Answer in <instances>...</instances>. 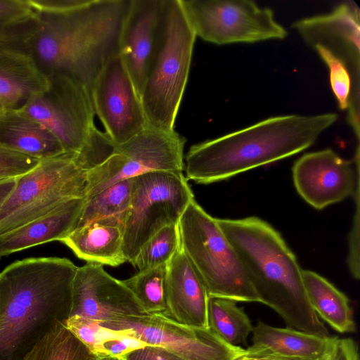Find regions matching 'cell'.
I'll return each instance as SVG.
<instances>
[{
    "mask_svg": "<svg viewBox=\"0 0 360 360\" xmlns=\"http://www.w3.org/2000/svg\"><path fill=\"white\" fill-rule=\"evenodd\" d=\"M103 266L86 262L77 266L70 316H79L100 323L147 315L122 281L110 276Z\"/></svg>",
    "mask_w": 360,
    "mask_h": 360,
    "instance_id": "2e32d148",
    "label": "cell"
},
{
    "mask_svg": "<svg viewBox=\"0 0 360 360\" xmlns=\"http://www.w3.org/2000/svg\"><path fill=\"white\" fill-rule=\"evenodd\" d=\"M178 227L181 247L209 297L259 302L238 253L220 229L217 219L193 199L181 215Z\"/></svg>",
    "mask_w": 360,
    "mask_h": 360,
    "instance_id": "8992f818",
    "label": "cell"
},
{
    "mask_svg": "<svg viewBox=\"0 0 360 360\" xmlns=\"http://www.w3.org/2000/svg\"><path fill=\"white\" fill-rule=\"evenodd\" d=\"M77 269L67 258L49 257L0 272V360H23L56 323L65 325Z\"/></svg>",
    "mask_w": 360,
    "mask_h": 360,
    "instance_id": "7a4b0ae2",
    "label": "cell"
},
{
    "mask_svg": "<svg viewBox=\"0 0 360 360\" xmlns=\"http://www.w3.org/2000/svg\"><path fill=\"white\" fill-rule=\"evenodd\" d=\"M195 38L179 0H164L156 42L140 96L147 125L165 131L174 130Z\"/></svg>",
    "mask_w": 360,
    "mask_h": 360,
    "instance_id": "5b68a950",
    "label": "cell"
},
{
    "mask_svg": "<svg viewBox=\"0 0 360 360\" xmlns=\"http://www.w3.org/2000/svg\"><path fill=\"white\" fill-rule=\"evenodd\" d=\"M193 193L183 172H152L134 177L122 227L126 262L134 264L144 243L162 228L178 224Z\"/></svg>",
    "mask_w": 360,
    "mask_h": 360,
    "instance_id": "9c48e42d",
    "label": "cell"
},
{
    "mask_svg": "<svg viewBox=\"0 0 360 360\" xmlns=\"http://www.w3.org/2000/svg\"><path fill=\"white\" fill-rule=\"evenodd\" d=\"M166 298L168 318L192 328H208L207 291L181 246L167 264Z\"/></svg>",
    "mask_w": 360,
    "mask_h": 360,
    "instance_id": "ac0fdd59",
    "label": "cell"
},
{
    "mask_svg": "<svg viewBox=\"0 0 360 360\" xmlns=\"http://www.w3.org/2000/svg\"><path fill=\"white\" fill-rule=\"evenodd\" d=\"M359 146L352 160L330 148L306 153L292 167L299 195L317 210L353 196L359 188Z\"/></svg>",
    "mask_w": 360,
    "mask_h": 360,
    "instance_id": "9a60e30c",
    "label": "cell"
},
{
    "mask_svg": "<svg viewBox=\"0 0 360 360\" xmlns=\"http://www.w3.org/2000/svg\"><path fill=\"white\" fill-rule=\"evenodd\" d=\"M100 324L146 345L163 347L184 360H240L245 352L242 347L224 342L209 328L184 326L161 315L129 316Z\"/></svg>",
    "mask_w": 360,
    "mask_h": 360,
    "instance_id": "4fadbf2b",
    "label": "cell"
},
{
    "mask_svg": "<svg viewBox=\"0 0 360 360\" xmlns=\"http://www.w3.org/2000/svg\"><path fill=\"white\" fill-rule=\"evenodd\" d=\"M180 246L178 224L167 226L144 243L132 265L141 271L167 264Z\"/></svg>",
    "mask_w": 360,
    "mask_h": 360,
    "instance_id": "f1b7e54d",
    "label": "cell"
},
{
    "mask_svg": "<svg viewBox=\"0 0 360 360\" xmlns=\"http://www.w3.org/2000/svg\"></svg>",
    "mask_w": 360,
    "mask_h": 360,
    "instance_id": "60d3db41",
    "label": "cell"
},
{
    "mask_svg": "<svg viewBox=\"0 0 360 360\" xmlns=\"http://www.w3.org/2000/svg\"><path fill=\"white\" fill-rule=\"evenodd\" d=\"M90 94L94 112L115 144L127 141L146 127L141 98L119 53L104 64Z\"/></svg>",
    "mask_w": 360,
    "mask_h": 360,
    "instance_id": "5bb4252c",
    "label": "cell"
},
{
    "mask_svg": "<svg viewBox=\"0 0 360 360\" xmlns=\"http://www.w3.org/2000/svg\"><path fill=\"white\" fill-rule=\"evenodd\" d=\"M37 18L28 0H0V29L24 25Z\"/></svg>",
    "mask_w": 360,
    "mask_h": 360,
    "instance_id": "4dcf8cb0",
    "label": "cell"
},
{
    "mask_svg": "<svg viewBox=\"0 0 360 360\" xmlns=\"http://www.w3.org/2000/svg\"><path fill=\"white\" fill-rule=\"evenodd\" d=\"M130 0H29L38 15L27 49L46 75L63 74L90 88L119 53Z\"/></svg>",
    "mask_w": 360,
    "mask_h": 360,
    "instance_id": "6da1fadb",
    "label": "cell"
},
{
    "mask_svg": "<svg viewBox=\"0 0 360 360\" xmlns=\"http://www.w3.org/2000/svg\"><path fill=\"white\" fill-rule=\"evenodd\" d=\"M16 178L0 180V207L14 189Z\"/></svg>",
    "mask_w": 360,
    "mask_h": 360,
    "instance_id": "8d00e7d4",
    "label": "cell"
},
{
    "mask_svg": "<svg viewBox=\"0 0 360 360\" xmlns=\"http://www.w3.org/2000/svg\"><path fill=\"white\" fill-rule=\"evenodd\" d=\"M0 144L38 160L65 153L49 130L19 109L0 113Z\"/></svg>",
    "mask_w": 360,
    "mask_h": 360,
    "instance_id": "7402d4cb",
    "label": "cell"
},
{
    "mask_svg": "<svg viewBox=\"0 0 360 360\" xmlns=\"http://www.w3.org/2000/svg\"><path fill=\"white\" fill-rule=\"evenodd\" d=\"M97 358L105 357L103 343L113 334V330L98 322L79 316H72L65 325Z\"/></svg>",
    "mask_w": 360,
    "mask_h": 360,
    "instance_id": "f546056e",
    "label": "cell"
},
{
    "mask_svg": "<svg viewBox=\"0 0 360 360\" xmlns=\"http://www.w3.org/2000/svg\"><path fill=\"white\" fill-rule=\"evenodd\" d=\"M321 360H360L358 346L351 338H338L330 352Z\"/></svg>",
    "mask_w": 360,
    "mask_h": 360,
    "instance_id": "d590c367",
    "label": "cell"
},
{
    "mask_svg": "<svg viewBox=\"0 0 360 360\" xmlns=\"http://www.w3.org/2000/svg\"><path fill=\"white\" fill-rule=\"evenodd\" d=\"M49 85V76L27 47H0V101L7 109H20Z\"/></svg>",
    "mask_w": 360,
    "mask_h": 360,
    "instance_id": "ffe728a7",
    "label": "cell"
},
{
    "mask_svg": "<svg viewBox=\"0 0 360 360\" xmlns=\"http://www.w3.org/2000/svg\"><path fill=\"white\" fill-rule=\"evenodd\" d=\"M292 27L326 65L338 107L360 110V11L353 1L331 12L300 19Z\"/></svg>",
    "mask_w": 360,
    "mask_h": 360,
    "instance_id": "52a82bcc",
    "label": "cell"
},
{
    "mask_svg": "<svg viewBox=\"0 0 360 360\" xmlns=\"http://www.w3.org/2000/svg\"><path fill=\"white\" fill-rule=\"evenodd\" d=\"M164 0H130L120 39L119 55L141 96L155 48Z\"/></svg>",
    "mask_w": 360,
    "mask_h": 360,
    "instance_id": "e0dca14e",
    "label": "cell"
},
{
    "mask_svg": "<svg viewBox=\"0 0 360 360\" xmlns=\"http://www.w3.org/2000/svg\"><path fill=\"white\" fill-rule=\"evenodd\" d=\"M86 200V198L68 200L47 214L0 235V258L63 240L77 228Z\"/></svg>",
    "mask_w": 360,
    "mask_h": 360,
    "instance_id": "44dd1931",
    "label": "cell"
},
{
    "mask_svg": "<svg viewBox=\"0 0 360 360\" xmlns=\"http://www.w3.org/2000/svg\"><path fill=\"white\" fill-rule=\"evenodd\" d=\"M144 345L135 338L113 330L112 335L103 343V349L106 356L122 360L129 352Z\"/></svg>",
    "mask_w": 360,
    "mask_h": 360,
    "instance_id": "836d02e7",
    "label": "cell"
},
{
    "mask_svg": "<svg viewBox=\"0 0 360 360\" xmlns=\"http://www.w3.org/2000/svg\"><path fill=\"white\" fill-rule=\"evenodd\" d=\"M196 37L224 45L283 39L288 32L269 8L250 0H179Z\"/></svg>",
    "mask_w": 360,
    "mask_h": 360,
    "instance_id": "30bf717a",
    "label": "cell"
},
{
    "mask_svg": "<svg viewBox=\"0 0 360 360\" xmlns=\"http://www.w3.org/2000/svg\"><path fill=\"white\" fill-rule=\"evenodd\" d=\"M48 89L19 110L41 123L60 141L65 153H78L97 129L89 89L63 74H49Z\"/></svg>",
    "mask_w": 360,
    "mask_h": 360,
    "instance_id": "7c38bea8",
    "label": "cell"
},
{
    "mask_svg": "<svg viewBox=\"0 0 360 360\" xmlns=\"http://www.w3.org/2000/svg\"><path fill=\"white\" fill-rule=\"evenodd\" d=\"M217 222L238 253L259 302L274 309L287 327L330 336L309 304L302 269L280 233L255 217Z\"/></svg>",
    "mask_w": 360,
    "mask_h": 360,
    "instance_id": "277c9868",
    "label": "cell"
},
{
    "mask_svg": "<svg viewBox=\"0 0 360 360\" xmlns=\"http://www.w3.org/2000/svg\"><path fill=\"white\" fill-rule=\"evenodd\" d=\"M167 264L139 271L123 280L147 315L168 316L166 298Z\"/></svg>",
    "mask_w": 360,
    "mask_h": 360,
    "instance_id": "83f0119b",
    "label": "cell"
},
{
    "mask_svg": "<svg viewBox=\"0 0 360 360\" xmlns=\"http://www.w3.org/2000/svg\"><path fill=\"white\" fill-rule=\"evenodd\" d=\"M134 179L119 181L86 198L77 228L99 224L117 226L122 230L130 205Z\"/></svg>",
    "mask_w": 360,
    "mask_h": 360,
    "instance_id": "d4e9b609",
    "label": "cell"
},
{
    "mask_svg": "<svg viewBox=\"0 0 360 360\" xmlns=\"http://www.w3.org/2000/svg\"><path fill=\"white\" fill-rule=\"evenodd\" d=\"M236 301L209 297L208 328L226 343L233 346L246 345L253 327L248 316Z\"/></svg>",
    "mask_w": 360,
    "mask_h": 360,
    "instance_id": "484cf974",
    "label": "cell"
},
{
    "mask_svg": "<svg viewBox=\"0 0 360 360\" xmlns=\"http://www.w3.org/2000/svg\"><path fill=\"white\" fill-rule=\"evenodd\" d=\"M355 202V212L352 229L349 234V251L347 264L352 277L359 279V233H360V208H359V189L353 195Z\"/></svg>",
    "mask_w": 360,
    "mask_h": 360,
    "instance_id": "d6a6232c",
    "label": "cell"
},
{
    "mask_svg": "<svg viewBox=\"0 0 360 360\" xmlns=\"http://www.w3.org/2000/svg\"><path fill=\"white\" fill-rule=\"evenodd\" d=\"M7 108H6V106L4 105V103L0 101V113L3 111H4L5 110H6Z\"/></svg>",
    "mask_w": 360,
    "mask_h": 360,
    "instance_id": "f35d334b",
    "label": "cell"
},
{
    "mask_svg": "<svg viewBox=\"0 0 360 360\" xmlns=\"http://www.w3.org/2000/svg\"><path fill=\"white\" fill-rule=\"evenodd\" d=\"M302 275L308 300L317 316L339 333L354 332L356 325L347 297L314 271L302 270Z\"/></svg>",
    "mask_w": 360,
    "mask_h": 360,
    "instance_id": "cb8c5ba5",
    "label": "cell"
},
{
    "mask_svg": "<svg viewBox=\"0 0 360 360\" xmlns=\"http://www.w3.org/2000/svg\"><path fill=\"white\" fill-rule=\"evenodd\" d=\"M240 360H276V359H245L242 357Z\"/></svg>",
    "mask_w": 360,
    "mask_h": 360,
    "instance_id": "ab89813d",
    "label": "cell"
},
{
    "mask_svg": "<svg viewBox=\"0 0 360 360\" xmlns=\"http://www.w3.org/2000/svg\"><path fill=\"white\" fill-rule=\"evenodd\" d=\"M337 120L332 112L275 116L193 145L185 157L186 179L209 184L288 158L313 145Z\"/></svg>",
    "mask_w": 360,
    "mask_h": 360,
    "instance_id": "3957f363",
    "label": "cell"
},
{
    "mask_svg": "<svg viewBox=\"0 0 360 360\" xmlns=\"http://www.w3.org/2000/svg\"><path fill=\"white\" fill-rule=\"evenodd\" d=\"M86 174L77 153L40 160L16 178L14 189L0 207V235L47 214L68 200L86 198Z\"/></svg>",
    "mask_w": 360,
    "mask_h": 360,
    "instance_id": "ba28073f",
    "label": "cell"
},
{
    "mask_svg": "<svg viewBox=\"0 0 360 360\" xmlns=\"http://www.w3.org/2000/svg\"><path fill=\"white\" fill-rule=\"evenodd\" d=\"M96 356L62 323H56L23 360H96Z\"/></svg>",
    "mask_w": 360,
    "mask_h": 360,
    "instance_id": "4316f807",
    "label": "cell"
},
{
    "mask_svg": "<svg viewBox=\"0 0 360 360\" xmlns=\"http://www.w3.org/2000/svg\"><path fill=\"white\" fill-rule=\"evenodd\" d=\"M186 140L174 130L148 125L127 141L115 145L112 153L87 172L89 199L119 181L152 172H183Z\"/></svg>",
    "mask_w": 360,
    "mask_h": 360,
    "instance_id": "8fae6325",
    "label": "cell"
},
{
    "mask_svg": "<svg viewBox=\"0 0 360 360\" xmlns=\"http://www.w3.org/2000/svg\"><path fill=\"white\" fill-rule=\"evenodd\" d=\"M122 360H184L172 352L158 346L144 345L127 354Z\"/></svg>",
    "mask_w": 360,
    "mask_h": 360,
    "instance_id": "e575fe53",
    "label": "cell"
},
{
    "mask_svg": "<svg viewBox=\"0 0 360 360\" xmlns=\"http://www.w3.org/2000/svg\"><path fill=\"white\" fill-rule=\"evenodd\" d=\"M39 160L0 144V180L18 178L35 167Z\"/></svg>",
    "mask_w": 360,
    "mask_h": 360,
    "instance_id": "1f68e13d",
    "label": "cell"
},
{
    "mask_svg": "<svg viewBox=\"0 0 360 360\" xmlns=\"http://www.w3.org/2000/svg\"><path fill=\"white\" fill-rule=\"evenodd\" d=\"M252 344L243 358L276 360H321L338 337H321L289 327L277 328L259 321L253 327Z\"/></svg>",
    "mask_w": 360,
    "mask_h": 360,
    "instance_id": "d6986e66",
    "label": "cell"
},
{
    "mask_svg": "<svg viewBox=\"0 0 360 360\" xmlns=\"http://www.w3.org/2000/svg\"><path fill=\"white\" fill-rule=\"evenodd\" d=\"M60 242L87 262L117 266L126 262L122 232L117 226L89 224L75 229Z\"/></svg>",
    "mask_w": 360,
    "mask_h": 360,
    "instance_id": "603a6c76",
    "label": "cell"
},
{
    "mask_svg": "<svg viewBox=\"0 0 360 360\" xmlns=\"http://www.w3.org/2000/svg\"><path fill=\"white\" fill-rule=\"evenodd\" d=\"M96 360H121L120 359L112 357V356H105V357H98L96 359Z\"/></svg>",
    "mask_w": 360,
    "mask_h": 360,
    "instance_id": "74e56055",
    "label": "cell"
}]
</instances>
